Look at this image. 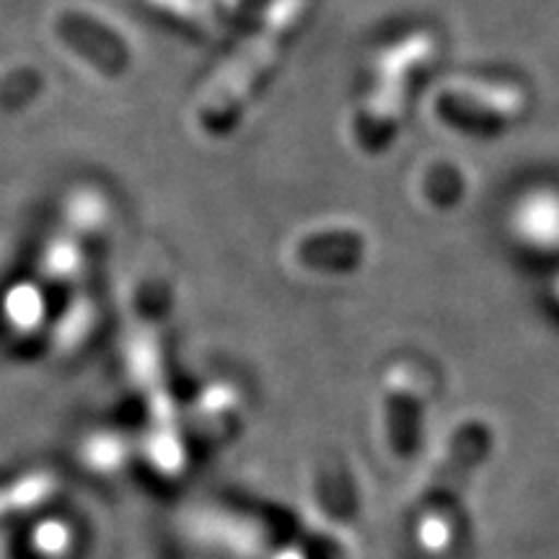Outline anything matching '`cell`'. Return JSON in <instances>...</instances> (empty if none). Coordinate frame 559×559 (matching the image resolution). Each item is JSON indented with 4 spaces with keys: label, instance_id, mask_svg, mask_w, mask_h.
<instances>
[{
    "label": "cell",
    "instance_id": "obj_2",
    "mask_svg": "<svg viewBox=\"0 0 559 559\" xmlns=\"http://www.w3.org/2000/svg\"><path fill=\"white\" fill-rule=\"evenodd\" d=\"M432 55V39L428 34H412L381 58L376 86L366 102V130L373 140H383L400 122L404 102L409 94V81L417 68L425 66Z\"/></svg>",
    "mask_w": 559,
    "mask_h": 559
},
{
    "label": "cell",
    "instance_id": "obj_3",
    "mask_svg": "<svg viewBox=\"0 0 559 559\" xmlns=\"http://www.w3.org/2000/svg\"><path fill=\"white\" fill-rule=\"evenodd\" d=\"M526 109V96L510 83L451 81L440 88L438 111L461 128L495 130L519 120Z\"/></svg>",
    "mask_w": 559,
    "mask_h": 559
},
{
    "label": "cell",
    "instance_id": "obj_1",
    "mask_svg": "<svg viewBox=\"0 0 559 559\" xmlns=\"http://www.w3.org/2000/svg\"><path fill=\"white\" fill-rule=\"evenodd\" d=\"M304 9L306 0H275L270 5L262 29L230 60V66L223 70L215 86L210 88L205 102H202V120L218 122L236 115L243 96L275 66L277 55L283 50V39L298 24Z\"/></svg>",
    "mask_w": 559,
    "mask_h": 559
}]
</instances>
